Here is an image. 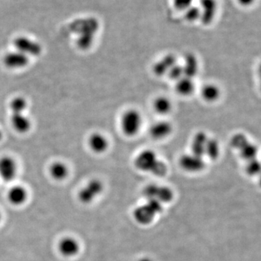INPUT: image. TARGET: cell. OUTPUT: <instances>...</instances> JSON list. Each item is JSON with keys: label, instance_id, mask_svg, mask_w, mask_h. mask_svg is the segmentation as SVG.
Masks as SVG:
<instances>
[{"label": "cell", "instance_id": "cell-1", "mask_svg": "<svg viewBox=\"0 0 261 261\" xmlns=\"http://www.w3.org/2000/svg\"><path fill=\"white\" fill-rule=\"evenodd\" d=\"M73 29L77 34V47L81 50H87L93 44L99 23L94 18L81 19L75 22Z\"/></svg>", "mask_w": 261, "mask_h": 261}, {"label": "cell", "instance_id": "cell-2", "mask_svg": "<svg viewBox=\"0 0 261 261\" xmlns=\"http://www.w3.org/2000/svg\"><path fill=\"white\" fill-rule=\"evenodd\" d=\"M135 165L140 171L151 173L156 176H165L168 171L166 163L160 160L152 149H144L137 154Z\"/></svg>", "mask_w": 261, "mask_h": 261}, {"label": "cell", "instance_id": "cell-3", "mask_svg": "<svg viewBox=\"0 0 261 261\" xmlns=\"http://www.w3.org/2000/svg\"><path fill=\"white\" fill-rule=\"evenodd\" d=\"M143 123V118L140 111L128 109L121 116L120 127L123 135L126 137H135L140 132Z\"/></svg>", "mask_w": 261, "mask_h": 261}, {"label": "cell", "instance_id": "cell-4", "mask_svg": "<svg viewBox=\"0 0 261 261\" xmlns=\"http://www.w3.org/2000/svg\"><path fill=\"white\" fill-rule=\"evenodd\" d=\"M163 211L161 203L154 200H148L147 203L137 207L134 211V217L140 224H149L158 214Z\"/></svg>", "mask_w": 261, "mask_h": 261}, {"label": "cell", "instance_id": "cell-5", "mask_svg": "<svg viewBox=\"0 0 261 261\" xmlns=\"http://www.w3.org/2000/svg\"><path fill=\"white\" fill-rule=\"evenodd\" d=\"M13 45L15 50L23 53L29 58L39 56L43 50L42 45L39 42L25 36H19L15 38Z\"/></svg>", "mask_w": 261, "mask_h": 261}, {"label": "cell", "instance_id": "cell-6", "mask_svg": "<svg viewBox=\"0 0 261 261\" xmlns=\"http://www.w3.org/2000/svg\"><path fill=\"white\" fill-rule=\"evenodd\" d=\"M143 195L148 200H154L162 203L172 200L173 193L171 188L162 185L150 184L144 188Z\"/></svg>", "mask_w": 261, "mask_h": 261}, {"label": "cell", "instance_id": "cell-7", "mask_svg": "<svg viewBox=\"0 0 261 261\" xmlns=\"http://www.w3.org/2000/svg\"><path fill=\"white\" fill-rule=\"evenodd\" d=\"M104 189L102 182L97 178L90 180L78 192V199L81 203H92L96 198L102 193Z\"/></svg>", "mask_w": 261, "mask_h": 261}, {"label": "cell", "instance_id": "cell-8", "mask_svg": "<svg viewBox=\"0 0 261 261\" xmlns=\"http://www.w3.org/2000/svg\"><path fill=\"white\" fill-rule=\"evenodd\" d=\"M179 165L182 169L190 173L200 172L205 167L204 158L192 153L181 155L179 159Z\"/></svg>", "mask_w": 261, "mask_h": 261}, {"label": "cell", "instance_id": "cell-9", "mask_svg": "<svg viewBox=\"0 0 261 261\" xmlns=\"http://www.w3.org/2000/svg\"><path fill=\"white\" fill-rule=\"evenodd\" d=\"M18 172V165L13 157L5 155L0 158V178L3 181H13Z\"/></svg>", "mask_w": 261, "mask_h": 261}, {"label": "cell", "instance_id": "cell-10", "mask_svg": "<svg viewBox=\"0 0 261 261\" xmlns=\"http://www.w3.org/2000/svg\"><path fill=\"white\" fill-rule=\"evenodd\" d=\"M58 250L62 256L70 258L80 253L81 245L76 239L66 236L61 239L58 245Z\"/></svg>", "mask_w": 261, "mask_h": 261}, {"label": "cell", "instance_id": "cell-11", "mask_svg": "<svg viewBox=\"0 0 261 261\" xmlns=\"http://www.w3.org/2000/svg\"><path fill=\"white\" fill-rule=\"evenodd\" d=\"M30 58L18 51H9L3 58V63L10 69L17 70L25 68L29 65Z\"/></svg>", "mask_w": 261, "mask_h": 261}, {"label": "cell", "instance_id": "cell-12", "mask_svg": "<svg viewBox=\"0 0 261 261\" xmlns=\"http://www.w3.org/2000/svg\"><path fill=\"white\" fill-rule=\"evenodd\" d=\"M199 8L200 10V20L204 25L212 23L218 10L216 0H200Z\"/></svg>", "mask_w": 261, "mask_h": 261}, {"label": "cell", "instance_id": "cell-13", "mask_svg": "<svg viewBox=\"0 0 261 261\" xmlns=\"http://www.w3.org/2000/svg\"><path fill=\"white\" fill-rule=\"evenodd\" d=\"M88 145L94 153L102 154L109 148L110 142L106 135L100 132H94L89 135Z\"/></svg>", "mask_w": 261, "mask_h": 261}, {"label": "cell", "instance_id": "cell-14", "mask_svg": "<svg viewBox=\"0 0 261 261\" xmlns=\"http://www.w3.org/2000/svg\"><path fill=\"white\" fill-rule=\"evenodd\" d=\"M10 122L12 126L19 134H25L32 128V121L25 113H11Z\"/></svg>", "mask_w": 261, "mask_h": 261}, {"label": "cell", "instance_id": "cell-15", "mask_svg": "<svg viewBox=\"0 0 261 261\" xmlns=\"http://www.w3.org/2000/svg\"><path fill=\"white\" fill-rule=\"evenodd\" d=\"M8 200L11 205L21 206L27 202L29 198V192L25 187L15 185L10 189L7 195Z\"/></svg>", "mask_w": 261, "mask_h": 261}, {"label": "cell", "instance_id": "cell-16", "mask_svg": "<svg viewBox=\"0 0 261 261\" xmlns=\"http://www.w3.org/2000/svg\"><path fill=\"white\" fill-rule=\"evenodd\" d=\"M173 132V125L168 121L155 122L149 128V135L156 140H164Z\"/></svg>", "mask_w": 261, "mask_h": 261}, {"label": "cell", "instance_id": "cell-17", "mask_svg": "<svg viewBox=\"0 0 261 261\" xmlns=\"http://www.w3.org/2000/svg\"><path fill=\"white\" fill-rule=\"evenodd\" d=\"M176 63H177V60L174 55H166L154 63L152 66V71L157 76H162L166 74L170 68Z\"/></svg>", "mask_w": 261, "mask_h": 261}, {"label": "cell", "instance_id": "cell-18", "mask_svg": "<svg viewBox=\"0 0 261 261\" xmlns=\"http://www.w3.org/2000/svg\"><path fill=\"white\" fill-rule=\"evenodd\" d=\"M207 135L202 130L197 132L192 137L191 142V153L200 157H205L206 143L208 140Z\"/></svg>", "mask_w": 261, "mask_h": 261}, {"label": "cell", "instance_id": "cell-19", "mask_svg": "<svg viewBox=\"0 0 261 261\" xmlns=\"http://www.w3.org/2000/svg\"><path fill=\"white\" fill-rule=\"evenodd\" d=\"M49 176L57 181H64L69 175V168L64 162L55 161L49 166Z\"/></svg>", "mask_w": 261, "mask_h": 261}, {"label": "cell", "instance_id": "cell-20", "mask_svg": "<svg viewBox=\"0 0 261 261\" xmlns=\"http://www.w3.org/2000/svg\"><path fill=\"white\" fill-rule=\"evenodd\" d=\"M182 68H183L184 76L192 79L197 75L199 70V63L197 57L192 53L187 54L185 58Z\"/></svg>", "mask_w": 261, "mask_h": 261}, {"label": "cell", "instance_id": "cell-21", "mask_svg": "<svg viewBox=\"0 0 261 261\" xmlns=\"http://www.w3.org/2000/svg\"><path fill=\"white\" fill-rule=\"evenodd\" d=\"M200 94L202 99L205 102L212 103L219 99L221 96V89L216 84H207L201 89Z\"/></svg>", "mask_w": 261, "mask_h": 261}, {"label": "cell", "instance_id": "cell-22", "mask_svg": "<svg viewBox=\"0 0 261 261\" xmlns=\"http://www.w3.org/2000/svg\"><path fill=\"white\" fill-rule=\"evenodd\" d=\"M176 91L180 95L188 97L195 92V84L192 79L183 76L176 82Z\"/></svg>", "mask_w": 261, "mask_h": 261}, {"label": "cell", "instance_id": "cell-23", "mask_svg": "<svg viewBox=\"0 0 261 261\" xmlns=\"http://www.w3.org/2000/svg\"><path fill=\"white\" fill-rule=\"evenodd\" d=\"M237 150L240 152V157L247 162L256 159L257 152H258L257 146L252 143L249 140L244 142L243 145L237 149Z\"/></svg>", "mask_w": 261, "mask_h": 261}, {"label": "cell", "instance_id": "cell-24", "mask_svg": "<svg viewBox=\"0 0 261 261\" xmlns=\"http://www.w3.org/2000/svg\"><path fill=\"white\" fill-rule=\"evenodd\" d=\"M152 107L156 113L165 116L168 114L172 110V102L167 97L159 96L154 99Z\"/></svg>", "mask_w": 261, "mask_h": 261}, {"label": "cell", "instance_id": "cell-25", "mask_svg": "<svg viewBox=\"0 0 261 261\" xmlns=\"http://www.w3.org/2000/svg\"><path fill=\"white\" fill-rule=\"evenodd\" d=\"M220 153H221V146L219 141L216 139L208 137L205 145V156L214 161L219 157Z\"/></svg>", "mask_w": 261, "mask_h": 261}, {"label": "cell", "instance_id": "cell-26", "mask_svg": "<svg viewBox=\"0 0 261 261\" xmlns=\"http://www.w3.org/2000/svg\"><path fill=\"white\" fill-rule=\"evenodd\" d=\"M9 106L11 113H25L28 108V101L23 96H16L11 99Z\"/></svg>", "mask_w": 261, "mask_h": 261}, {"label": "cell", "instance_id": "cell-27", "mask_svg": "<svg viewBox=\"0 0 261 261\" xmlns=\"http://www.w3.org/2000/svg\"><path fill=\"white\" fill-rule=\"evenodd\" d=\"M185 18L189 22H195L196 20H200V10L199 6L192 5L191 7L185 10Z\"/></svg>", "mask_w": 261, "mask_h": 261}, {"label": "cell", "instance_id": "cell-28", "mask_svg": "<svg viewBox=\"0 0 261 261\" xmlns=\"http://www.w3.org/2000/svg\"><path fill=\"white\" fill-rule=\"evenodd\" d=\"M167 74L171 80L177 82L178 80L184 76L183 68H182L181 64H178V63H176L170 68Z\"/></svg>", "mask_w": 261, "mask_h": 261}, {"label": "cell", "instance_id": "cell-29", "mask_svg": "<svg viewBox=\"0 0 261 261\" xmlns=\"http://www.w3.org/2000/svg\"><path fill=\"white\" fill-rule=\"evenodd\" d=\"M260 164L257 159L247 161L246 165V172L250 176H255L260 172Z\"/></svg>", "mask_w": 261, "mask_h": 261}, {"label": "cell", "instance_id": "cell-30", "mask_svg": "<svg viewBox=\"0 0 261 261\" xmlns=\"http://www.w3.org/2000/svg\"><path fill=\"white\" fill-rule=\"evenodd\" d=\"M173 6L176 9L185 11L194 5V0H172Z\"/></svg>", "mask_w": 261, "mask_h": 261}, {"label": "cell", "instance_id": "cell-31", "mask_svg": "<svg viewBox=\"0 0 261 261\" xmlns=\"http://www.w3.org/2000/svg\"><path fill=\"white\" fill-rule=\"evenodd\" d=\"M238 2L244 7H249L253 4L255 0H238Z\"/></svg>", "mask_w": 261, "mask_h": 261}, {"label": "cell", "instance_id": "cell-32", "mask_svg": "<svg viewBox=\"0 0 261 261\" xmlns=\"http://www.w3.org/2000/svg\"><path fill=\"white\" fill-rule=\"evenodd\" d=\"M139 261H152L151 259L148 258V257H144V258L140 259Z\"/></svg>", "mask_w": 261, "mask_h": 261}, {"label": "cell", "instance_id": "cell-33", "mask_svg": "<svg viewBox=\"0 0 261 261\" xmlns=\"http://www.w3.org/2000/svg\"><path fill=\"white\" fill-rule=\"evenodd\" d=\"M3 132H2L1 130H0V141H1L2 140H3Z\"/></svg>", "mask_w": 261, "mask_h": 261}, {"label": "cell", "instance_id": "cell-34", "mask_svg": "<svg viewBox=\"0 0 261 261\" xmlns=\"http://www.w3.org/2000/svg\"><path fill=\"white\" fill-rule=\"evenodd\" d=\"M2 218H3V216H2L1 212H0V222H1Z\"/></svg>", "mask_w": 261, "mask_h": 261}]
</instances>
